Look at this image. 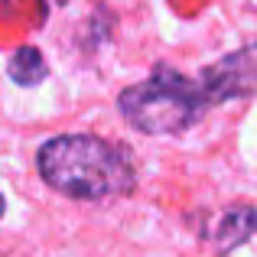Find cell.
Instances as JSON below:
<instances>
[{"label": "cell", "mask_w": 257, "mask_h": 257, "mask_svg": "<svg viewBox=\"0 0 257 257\" xmlns=\"http://www.w3.org/2000/svg\"><path fill=\"white\" fill-rule=\"evenodd\" d=\"M215 257H257V212L231 208L215 228Z\"/></svg>", "instance_id": "277c9868"}, {"label": "cell", "mask_w": 257, "mask_h": 257, "mask_svg": "<svg viewBox=\"0 0 257 257\" xmlns=\"http://www.w3.org/2000/svg\"><path fill=\"white\" fill-rule=\"evenodd\" d=\"M13 4H17V0H0V17H7ZM46 4H49V7H59V4H65V0H46Z\"/></svg>", "instance_id": "8992f818"}, {"label": "cell", "mask_w": 257, "mask_h": 257, "mask_svg": "<svg viewBox=\"0 0 257 257\" xmlns=\"http://www.w3.org/2000/svg\"><path fill=\"white\" fill-rule=\"evenodd\" d=\"M120 114L144 134H179L192 127L205 111V94L199 82H189L186 75L157 65L150 78L134 88H124L117 98Z\"/></svg>", "instance_id": "7a4b0ae2"}, {"label": "cell", "mask_w": 257, "mask_h": 257, "mask_svg": "<svg viewBox=\"0 0 257 257\" xmlns=\"http://www.w3.org/2000/svg\"><path fill=\"white\" fill-rule=\"evenodd\" d=\"M199 88H202L208 104L254 94L257 91V43L231 52V56H225L221 62H215L212 69H205Z\"/></svg>", "instance_id": "3957f363"}, {"label": "cell", "mask_w": 257, "mask_h": 257, "mask_svg": "<svg viewBox=\"0 0 257 257\" xmlns=\"http://www.w3.org/2000/svg\"><path fill=\"white\" fill-rule=\"evenodd\" d=\"M39 176L72 199H107L134 189V163L120 147L91 134H62L39 147Z\"/></svg>", "instance_id": "6da1fadb"}, {"label": "cell", "mask_w": 257, "mask_h": 257, "mask_svg": "<svg viewBox=\"0 0 257 257\" xmlns=\"http://www.w3.org/2000/svg\"><path fill=\"white\" fill-rule=\"evenodd\" d=\"M0 215H4V199H0Z\"/></svg>", "instance_id": "52a82bcc"}, {"label": "cell", "mask_w": 257, "mask_h": 257, "mask_svg": "<svg viewBox=\"0 0 257 257\" xmlns=\"http://www.w3.org/2000/svg\"><path fill=\"white\" fill-rule=\"evenodd\" d=\"M7 72H10V78L17 85H36L39 78L46 75V62H43V56H39L33 46H23V49H17L10 56Z\"/></svg>", "instance_id": "5b68a950"}]
</instances>
